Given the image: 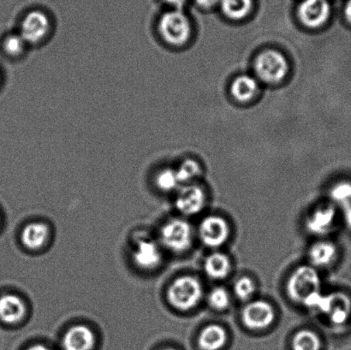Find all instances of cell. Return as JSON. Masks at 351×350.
<instances>
[{"mask_svg":"<svg viewBox=\"0 0 351 350\" xmlns=\"http://www.w3.org/2000/svg\"><path fill=\"white\" fill-rule=\"evenodd\" d=\"M336 218L335 208L325 205L313 212L306 221L309 232L317 236L328 234L331 231Z\"/></svg>","mask_w":351,"mask_h":350,"instance_id":"cell-15","label":"cell"},{"mask_svg":"<svg viewBox=\"0 0 351 350\" xmlns=\"http://www.w3.org/2000/svg\"><path fill=\"white\" fill-rule=\"evenodd\" d=\"M204 191L197 185L184 184L178 188L176 198V208L181 214L188 216L199 214L204 208Z\"/></svg>","mask_w":351,"mask_h":350,"instance_id":"cell-11","label":"cell"},{"mask_svg":"<svg viewBox=\"0 0 351 350\" xmlns=\"http://www.w3.org/2000/svg\"><path fill=\"white\" fill-rule=\"evenodd\" d=\"M53 21L43 10H31L21 20L19 32L29 46L43 44L51 36Z\"/></svg>","mask_w":351,"mask_h":350,"instance_id":"cell-4","label":"cell"},{"mask_svg":"<svg viewBox=\"0 0 351 350\" xmlns=\"http://www.w3.org/2000/svg\"><path fill=\"white\" fill-rule=\"evenodd\" d=\"M256 71L263 80L267 82H278L282 80L288 72L287 58L278 51H264L256 61Z\"/></svg>","mask_w":351,"mask_h":350,"instance_id":"cell-6","label":"cell"},{"mask_svg":"<svg viewBox=\"0 0 351 350\" xmlns=\"http://www.w3.org/2000/svg\"><path fill=\"white\" fill-rule=\"evenodd\" d=\"M293 350H321L322 341L315 332L308 330L298 332L292 339Z\"/></svg>","mask_w":351,"mask_h":350,"instance_id":"cell-23","label":"cell"},{"mask_svg":"<svg viewBox=\"0 0 351 350\" xmlns=\"http://www.w3.org/2000/svg\"><path fill=\"white\" fill-rule=\"evenodd\" d=\"M204 270L206 275L213 279H225L230 271L228 256L222 253H215L206 259Z\"/></svg>","mask_w":351,"mask_h":350,"instance_id":"cell-18","label":"cell"},{"mask_svg":"<svg viewBox=\"0 0 351 350\" xmlns=\"http://www.w3.org/2000/svg\"><path fill=\"white\" fill-rule=\"evenodd\" d=\"M196 3L203 8H211L215 6L217 3L219 2V0H195Z\"/></svg>","mask_w":351,"mask_h":350,"instance_id":"cell-30","label":"cell"},{"mask_svg":"<svg viewBox=\"0 0 351 350\" xmlns=\"http://www.w3.org/2000/svg\"><path fill=\"white\" fill-rule=\"evenodd\" d=\"M132 257L134 262L140 268L153 270L160 265L163 256L157 242L147 236H142L135 241Z\"/></svg>","mask_w":351,"mask_h":350,"instance_id":"cell-7","label":"cell"},{"mask_svg":"<svg viewBox=\"0 0 351 350\" xmlns=\"http://www.w3.org/2000/svg\"><path fill=\"white\" fill-rule=\"evenodd\" d=\"M258 82L250 75H243L233 82L232 92L234 97L240 101H247L252 99L258 91Z\"/></svg>","mask_w":351,"mask_h":350,"instance_id":"cell-20","label":"cell"},{"mask_svg":"<svg viewBox=\"0 0 351 350\" xmlns=\"http://www.w3.org/2000/svg\"><path fill=\"white\" fill-rule=\"evenodd\" d=\"M331 198L337 204L343 208L351 205V183L341 182L332 188Z\"/></svg>","mask_w":351,"mask_h":350,"instance_id":"cell-26","label":"cell"},{"mask_svg":"<svg viewBox=\"0 0 351 350\" xmlns=\"http://www.w3.org/2000/svg\"><path fill=\"white\" fill-rule=\"evenodd\" d=\"M208 301L213 310L222 311L229 307L230 295L221 287L215 288L209 294Z\"/></svg>","mask_w":351,"mask_h":350,"instance_id":"cell-27","label":"cell"},{"mask_svg":"<svg viewBox=\"0 0 351 350\" xmlns=\"http://www.w3.org/2000/svg\"><path fill=\"white\" fill-rule=\"evenodd\" d=\"M27 306L24 301L15 294L0 297V321L8 325L20 323L25 318Z\"/></svg>","mask_w":351,"mask_h":350,"instance_id":"cell-14","label":"cell"},{"mask_svg":"<svg viewBox=\"0 0 351 350\" xmlns=\"http://www.w3.org/2000/svg\"><path fill=\"white\" fill-rule=\"evenodd\" d=\"M176 171H177L179 181L182 185L189 184L195 177H197L201 173V168L195 161L188 160L184 161Z\"/></svg>","mask_w":351,"mask_h":350,"instance_id":"cell-25","label":"cell"},{"mask_svg":"<svg viewBox=\"0 0 351 350\" xmlns=\"http://www.w3.org/2000/svg\"><path fill=\"white\" fill-rule=\"evenodd\" d=\"M95 345V332L85 325H75L69 328L62 338L63 350H94Z\"/></svg>","mask_w":351,"mask_h":350,"instance_id":"cell-12","label":"cell"},{"mask_svg":"<svg viewBox=\"0 0 351 350\" xmlns=\"http://www.w3.org/2000/svg\"><path fill=\"white\" fill-rule=\"evenodd\" d=\"M160 242L165 248L174 253L186 251L192 242V231L189 223L174 218L160 229Z\"/></svg>","mask_w":351,"mask_h":350,"instance_id":"cell-5","label":"cell"},{"mask_svg":"<svg viewBox=\"0 0 351 350\" xmlns=\"http://www.w3.org/2000/svg\"><path fill=\"white\" fill-rule=\"evenodd\" d=\"M202 242L209 248L222 246L229 238V226L225 219L209 216L203 219L199 227Z\"/></svg>","mask_w":351,"mask_h":350,"instance_id":"cell-10","label":"cell"},{"mask_svg":"<svg viewBox=\"0 0 351 350\" xmlns=\"http://www.w3.org/2000/svg\"><path fill=\"white\" fill-rule=\"evenodd\" d=\"M274 318V308L266 301H252L242 312L243 323L251 330H263L270 327Z\"/></svg>","mask_w":351,"mask_h":350,"instance_id":"cell-8","label":"cell"},{"mask_svg":"<svg viewBox=\"0 0 351 350\" xmlns=\"http://www.w3.org/2000/svg\"><path fill=\"white\" fill-rule=\"evenodd\" d=\"M163 2L171 7V9L182 10L187 0H163Z\"/></svg>","mask_w":351,"mask_h":350,"instance_id":"cell-29","label":"cell"},{"mask_svg":"<svg viewBox=\"0 0 351 350\" xmlns=\"http://www.w3.org/2000/svg\"><path fill=\"white\" fill-rule=\"evenodd\" d=\"M157 27L161 39L173 47L182 46L191 34V22L182 10L171 9L164 12Z\"/></svg>","mask_w":351,"mask_h":350,"instance_id":"cell-1","label":"cell"},{"mask_svg":"<svg viewBox=\"0 0 351 350\" xmlns=\"http://www.w3.org/2000/svg\"><path fill=\"white\" fill-rule=\"evenodd\" d=\"M202 297V287L198 279L182 276L171 283L167 290V299L176 310L188 311L194 308Z\"/></svg>","mask_w":351,"mask_h":350,"instance_id":"cell-3","label":"cell"},{"mask_svg":"<svg viewBox=\"0 0 351 350\" xmlns=\"http://www.w3.org/2000/svg\"><path fill=\"white\" fill-rule=\"evenodd\" d=\"M336 256V247L329 242H316L309 250V258L316 266H329L335 262Z\"/></svg>","mask_w":351,"mask_h":350,"instance_id":"cell-19","label":"cell"},{"mask_svg":"<svg viewBox=\"0 0 351 350\" xmlns=\"http://www.w3.org/2000/svg\"><path fill=\"white\" fill-rule=\"evenodd\" d=\"M50 229L47 224L32 222L26 225L21 233V242L27 249L38 250L43 248L49 238Z\"/></svg>","mask_w":351,"mask_h":350,"instance_id":"cell-16","label":"cell"},{"mask_svg":"<svg viewBox=\"0 0 351 350\" xmlns=\"http://www.w3.org/2000/svg\"><path fill=\"white\" fill-rule=\"evenodd\" d=\"M343 219L347 226L351 229V205L343 208Z\"/></svg>","mask_w":351,"mask_h":350,"instance_id":"cell-31","label":"cell"},{"mask_svg":"<svg viewBox=\"0 0 351 350\" xmlns=\"http://www.w3.org/2000/svg\"><path fill=\"white\" fill-rule=\"evenodd\" d=\"M26 350H51L47 346L40 344L29 346Z\"/></svg>","mask_w":351,"mask_h":350,"instance_id":"cell-33","label":"cell"},{"mask_svg":"<svg viewBox=\"0 0 351 350\" xmlns=\"http://www.w3.org/2000/svg\"><path fill=\"white\" fill-rule=\"evenodd\" d=\"M226 342V331L218 325H210L203 329L198 339L202 350H220L225 347Z\"/></svg>","mask_w":351,"mask_h":350,"instance_id":"cell-17","label":"cell"},{"mask_svg":"<svg viewBox=\"0 0 351 350\" xmlns=\"http://www.w3.org/2000/svg\"><path fill=\"white\" fill-rule=\"evenodd\" d=\"M154 181L158 188L164 192L178 190V188L182 186L177 171L171 168H164L158 171Z\"/></svg>","mask_w":351,"mask_h":350,"instance_id":"cell-24","label":"cell"},{"mask_svg":"<svg viewBox=\"0 0 351 350\" xmlns=\"http://www.w3.org/2000/svg\"><path fill=\"white\" fill-rule=\"evenodd\" d=\"M345 15L348 22L351 23V0L347 1L345 7Z\"/></svg>","mask_w":351,"mask_h":350,"instance_id":"cell-32","label":"cell"},{"mask_svg":"<svg viewBox=\"0 0 351 350\" xmlns=\"http://www.w3.org/2000/svg\"><path fill=\"white\" fill-rule=\"evenodd\" d=\"M254 290H256V287H254L252 279L247 277H241L237 281L235 287H234L237 297L243 301L249 300L253 296Z\"/></svg>","mask_w":351,"mask_h":350,"instance_id":"cell-28","label":"cell"},{"mask_svg":"<svg viewBox=\"0 0 351 350\" xmlns=\"http://www.w3.org/2000/svg\"><path fill=\"white\" fill-rule=\"evenodd\" d=\"M298 13L305 25L317 27L328 21L331 7L328 0H304Z\"/></svg>","mask_w":351,"mask_h":350,"instance_id":"cell-13","label":"cell"},{"mask_svg":"<svg viewBox=\"0 0 351 350\" xmlns=\"http://www.w3.org/2000/svg\"><path fill=\"white\" fill-rule=\"evenodd\" d=\"M0 82H1V75H0Z\"/></svg>","mask_w":351,"mask_h":350,"instance_id":"cell-35","label":"cell"},{"mask_svg":"<svg viewBox=\"0 0 351 350\" xmlns=\"http://www.w3.org/2000/svg\"><path fill=\"white\" fill-rule=\"evenodd\" d=\"M29 45L19 32L10 33L3 38L2 50L7 56L12 58L22 57L26 53Z\"/></svg>","mask_w":351,"mask_h":350,"instance_id":"cell-21","label":"cell"},{"mask_svg":"<svg viewBox=\"0 0 351 350\" xmlns=\"http://www.w3.org/2000/svg\"><path fill=\"white\" fill-rule=\"evenodd\" d=\"M287 291L292 300L306 306L309 300L321 293V279L312 267H298L288 281Z\"/></svg>","mask_w":351,"mask_h":350,"instance_id":"cell-2","label":"cell"},{"mask_svg":"<svg viewBox=\"0 0 351 350\" xmlns=\"http://www.w3.org/2000/svg\"><path fill=\"white\" fill-rule=\"evenodd\" d=\"M317 310L328 315L332 323L346 324L351 314V301L346 294H330L322 297Z\"/></svg>","mask_w":351,"mask_h":350,"instance_id":"cell-9","label":"cell"},{"mask_svg":"<svg viewBox=\"0 0 351 350\" xmlns=\"http://www.w3.org/2000/svg\"><path fill=\"white\" fill-rule=\"evenodd\" d=\"M161 350H175V349H171V348H166V349H161Z\"/></svg>","mask_w":351,"mask_h":350,"instance_id":"cell-34","label":"cell"},{"mask_svg":"<svg viewBox=\"0 0 351 350\" xmlns=\"http://www.w3.org/2000/svg\"><path fill=\"white\" fill-rule=\"evenodd\" d=\"M223 13L230 18L242 19L252 9V0H219Z\"/></svg>","mask_w":351,"mask_h":350,"instance_id":"cell-22","label":"cell"}]
</instances>
